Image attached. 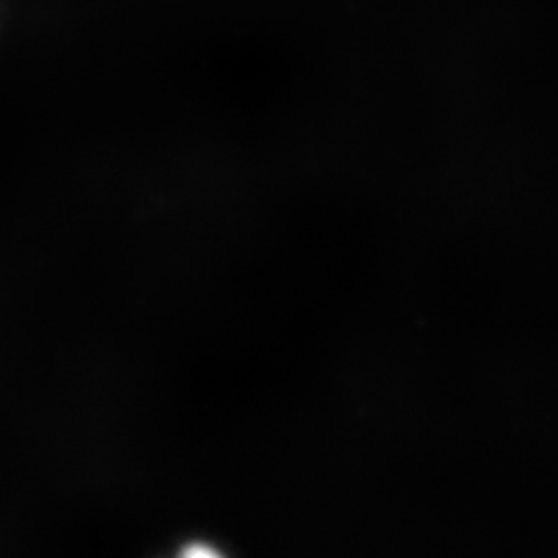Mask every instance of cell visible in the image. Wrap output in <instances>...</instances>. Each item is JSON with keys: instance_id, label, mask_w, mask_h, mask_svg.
Returning a JSON list of instances; mask_svg holds the SVG:
<instances>
[]
</instances>
